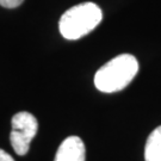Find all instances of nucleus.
<instances>
[{
	"instance_id": "obj_1",
	"label": "nucleus",
	"mask_w": 161,
	"mask_h": 161,
	"mask_svg": "<svg viewBox=\"0 0 161 161\" xmlns=\"http://www.w3.org/2000/svg\"><path fill=\"white\" fill-rule=\"evenodd\" d=\"M137 72L136 58L130 54H122L98 69L94 75V85L104 93L118 92L131 82Z\"/></svg>"
},
{
	"instance_id": "obj_6",
	"label": "nucleus",
	"mask_w": 161,
	"mask_h": 161,
	"mask_svg": "<svg viewBox=\"0 0 161 161\" xmlns=\"http://www.w3.org/2000/svg\"><path fill=\"white\" fill-rule=\"evenodd\" d=\"M24 0H0V6L6 8H16L23 4Z\"/></svg>"
},
{
	"instance_id": "obj_5",
	"label": "nucleus",
	"mask_w": 161,
	"mask_h": 161,
	"mask_svg": "<svg viewBox=\"0 0 161 161\" xmlns=\"http://www.w3.org/2000/svg\"><path fill=\"white\" fill-rule=\"evenodd\" d=\"M144 161H161V125L155 128L147 138Z\"/></svg>"
},
{
	"instance_id": "obj_3",
	"label": "nucleus",
	"mask_w": 161,
	"mask_h": 161,
	"mask_svg": "<svg viewBox=\"0 0 161 161\" xmlns=\"http://www.w3.org/2000/svg\"><path fill=\"white\" fill-rule=\"evenodd\" d=\"M12 130L10 142L18 155H25L30 149V143L38 130V123L34 115L22 111L12 117Z\"/></svg>"
},
{
	"instance_id": "obj_2",
	"label": "nucleus",
	"mask_w": 161,
	"mask_h": 161,
	"mask_svg": "<svg viewBox=\"0 0 161 161\" xmlns=\"http://www.w3.org/2000/svg\"><path fill=\"white\" fill-rule=\"evenodd\" d=\"M103 19V12L94 3H82L70 7L60 18L58 29L66 40H79L90 34Z\"/></svg>"
},
{
	"instance_id": "obj_7",
	"label": "nucleus",
	"mask_w": 161,
	"mask_h": 161,
	"mask_svg": "<svg viewBox=\"0 0 161 161\" xmlns=\"http://www.w3.org/2000/svg\"><path fill=\"white\" fill-rule=\"evenodd\" d=\"M0 161H14L8 153H6L5 150L0 149Z\"/></svg>"
},
{
	"instance_id": "obj_4",
	"label": "nucleus",
	"mask_w": 161,
	"mask_h": 161,
	"mask_svg": "<svg viewBox=\"0 0 161 161\" xmlns=\"http://www.w3.org/2000/svg\"><path fill=\"white\" fill-rule=\"evenodd\" d=\"M85 143L78 136H69L60 144L54 161H85Z\"/></svg>"
}]
</instances>
